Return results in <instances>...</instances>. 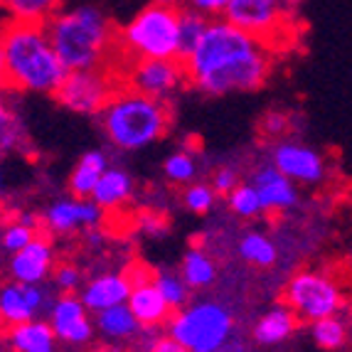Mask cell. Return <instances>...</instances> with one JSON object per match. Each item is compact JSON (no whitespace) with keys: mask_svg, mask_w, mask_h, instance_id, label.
<instances>
[{"mask_svg":"<svg viewBox=\"0 0 352 352\" xmlns=\"http://www.w3.org/2000/svg\"><path fill=\"white\" fill-rule=\"evenodd\" d=\"M131 195H133V177L124 168H116V165L111 168L109 165V170L101 175L99 185L94 188L91 200L104 207V210H116V207L131 200Z\"/></svg>","mask_w":352,"mask_h":352,"instance_id":"22","label":"cell"},{"mask_svg":"<svg viewBox=\"0 0 352 352\" xmlns=\"http://www.w3.org/2000/svg\"><path fill=\"white\" fill-rule=\"evenodd\" d=\"M163 173L170 182H177V185H190L195 180V173H197V163L190 153L177 151L170 153L163 163Z\"/></svg>","mask_w":352,"mask_h":352,"instance_id":"32","label":"cell"},{"mask_svg":"<svg viewBox=\"0 0 352 352\" xmlns=\"http://www.w3.org/2000/svg\"><path fill=\"white\" fill-rule=\"evenodd\" d=\"M45 305H47V291L40 283L10 281L0 291V316L6 325L35 320Z\"/></svg>","mask_w":352,"mask_h":352,"instance_id":"12","label":"cell"},{"mask_svg":"<svg viewBox=\"0 0 352 352\" xmlns=\"http://www.w3.org/2000/svg\"><path fill=\"white\" fill-rule=\"evenodd\" d=\"M3 84L23 94H57L69 69L59 59L47 25L8 20L0 40Z\"/></svg>","mask_w":352,"mask_h":352,"instance_id":"2","label":"cell"},{"mask_svg":"<svg viewBox=\"0 0 352 352\" xmlns=\"http://www.w3.org/2000/svg\"><path fill=\"white\" fill-rule=\"evenodd\" d=\"M286 0H232L224 20L266 45L286 25Z\"/></svg>","mask_w":352,"mask_h":352,"instance_id":"10","label":"cell"},{"mask_svg":"<svg viewBox=\"0 0 352 352\" xmlns=\"http://www.w3.org/2000/svg\"><path fill=\"white\" fill-rule=\"evenodd\" d=\"M239 254L247 264L261 266V269L274 266L278 258L276 244L266 234H261V232H249V234H244V239L239 241Z\"/></svg>","mask_w":352,"mask_h":352,"instance_id":"26","label":"cell"},{"mask_svg":"<svg viewBox=\"0 0 352 352\" xmlns=\"http://www.w3.org/2000/svg\"><path fill=\"white\" fill-rule=\"evenodd\" d=\"M155 3H163V6H173V8L185 6V0H155Z\"/></svg>","mask_w":352,"mask_h":352,"instance_id":"42","label":"cell"},{"mask_svg":"<svg viewBox=\"0 0 352 352\" xmlns=\"http://www.w3.org/2000/svg\"><path fill=\"white\" fill-rule=\"evenodd\" d=\"M99 124L109 143L121 151H141L163 138L170 124V113L165 101L126 87L106 104L99 113Z\"/></svg>","mask_w":352,"mask_h":352,"instance_id":"4","label":"cell"},{"mask_svg":"<svg viewBox=\"0 0 352 352\" xmlns=\"http://www.w3.org/2000/svg\"><path fill=\"white\" fill-rule=\"evenodd\" d=\"M182 278L188 281L190 288H207L214 283L217 278V269H214V261L210 258V254L202 252V249L192 247L185 252L180 264Z\"/></svg>","mask_w":352,"mask_h":352,"instance_id":"25","label":"cell"},{"mask_svg":"<svg viewBox=\"0 0 352 352\" xmlns=\"http://www.w3.org/2000/svg\"><path fill=\"white\" fill-rule=\"evenodd\" d=\"M219 352H244V345H241L239 340H229Z\"/></svg>","mask_w":352,"mask_h":352,"instance_id":"41","label":"cell"},{"mask_svg":"<svg viewBox=\"0 0 352 352\" xmlns=\"http://www.w3.org/2000/svg\"><path fill=\"white\" fill-rule=\"evenodd\" d=\"M141 320L133 316V311L129 308V303L113 305L109 311L96 313V330L109 340H126L131 335H135L141 330Z\"/></svg>","mask_w":352,"mask_h":352,"instance_id":"23","label":"cell"},{"mask_svg":"<svg viewBox=\"0 0 352 352\" xmlns=\"http://www.w3.org/2000/svg\"><path fill=\"white\" fill-rule=\"evenodd\" d=\"M229 3H232V0H185V8L214 20V18H224Z\"/></svg>","mask_w":352,"mask_h":352,"instance_id":"36","label":"cell"},{"mask_svg":"<svg viewBox=\"0 0 352 352\" xmlns=\"http://www.w3.org/2000/svg\"><path fill=\"white\" fill-rule=\"evenodd\" d=\"M54 264V249L52 241L45 234H37L30 241L28 247L20 252L10 254V264H8V274L12 281L23 283H42L50 276Z\"/></svg>","mask_w":352,"mask_h":352,"instance_id":"15","label":"cell"},{"mask_svg":"<svg viewBox=\"0 0 352 352\" xmlns=\"http://www.w3.org/2000/svg\"><path fill=\"white\" fill-rule=\"evenodd\" d=\"M109 170V158L101 151H87L76 160L74 170L69 175V192L74 197H91L94 188L99 185L101 175Z\"/></svg>","mask_w":352,"mask_h":352,"instance_id":"21","label":"cell"},{"mask_svg":"<svg viewBox=\"0 0 352 352\" xmlns=\"http://www.w3.org/2000/svg\"><path fill=\"white\" fill-rule=\"evenodd\" d=\"M129 308L133 311V316L141 320L143 328H153V325H160V323H165V320H170V313H173L170 303L163 298V294H160V288L155 286L153 276L133 283Z\"/></svg>","mask_w":352,"mask_h":352,"instance_id":"18","label":"cell"},{"mask_svg":"<svg viewBox=\"0 0 352 352\" xmlns=\"http://www.w3.org/2000/svg\"><path fill=\"white\" fill-rule=\"evenodd\" d=\"M116 94V84L109 67L99 69H74L67 74L62 87L57 89L54 99L67 111L79 113V116H99L106 104Z\"/></svg>","mask_w":352,"mask_h":352,"instance_id":"8","label":"cell"},{"mask_svg":"<svg viewBox=\"0 0 352 352\" xmlns=\"http://www.w3.org/2000/svg\"><path fill=\"white\" fill-rule=\"evenodd\" d=\"M271 163L294 182H308L311 185V182H320L325 175V160L320 158V153L294 141L274 146Z\"/></svg>","mask_w":352,"mask_h":352,"instance_id":"13","label":"cell"},{"mask_svg":"<svg viewBox=\"0 0 352 352\" xmlns=\"http://www.w3.org/2000/svg\"><path fill=\"white\" fill-rule=\"evenodd\" d=\"M234 330V318L222 303H195L168 320V335L192 352H219Z\"/></svg>","mask_w":352,"mask_h":352,"instance_id":"6","label":"cell"},{"mask_svg":"<svg viewBox=\"0 0 352 352\" xmlns=\"http://www.w3.org/2000/svg\"><path fill=\"white\" fill-rule=\"evenodd\" d=\"M210 18L200 15V12L185 8L180 15V59H188L195 52V47L200 45L202 35H205Z\"/></svg>","mask_w":352,"mask_h":352,"instance_id":"28","label":"cell"},{"mask_svg":"<svg viewBox=\"0 0 352 352\" xmlns=\"http://www.w3.org/2000/svg\"><path fill=\"white\" fill-rule=\"evenodd\" d=\"M182 8L153 0L118 30V50L133 59H180Z\"/></svg>","mask_w":352,"mask_h":352,"instance_id":"5","label":"cell"},{"mask_svg":"<svg viewBox=\"0 0 352 352\" xmlns=\"http://www.w3.org/2000/svg\"><path fill=\"white\" fill-rule=\"evenodd\" d=\"M153 281L160 288L163 298L170 303L173 311H182L188 305V281L182 278V274H173V271H158L153 274Z\"/></svg>","mask_w":352,"mask_h":352,"instance_id":"31","label":"cell"},{"mask_svg":"<svg viewBox=\"0 0 352 352\" xmlns=\"http://www.w3.org/2000/svg\"><path fill=\"white\" fill-rule=\"evenodd\" d=\"M286 305L294 308V313L300 320L316 323L320 318H330L340 311L342 294L338 283L325 274L318 271H300L288 281L283 291Z\"/></svg>","mask_w":352,"mask_h":352,"instance_id":"7","label":"cell"},{"mask_svg":"<svg viewBox=\"0 0 352 352\" xmlns=\"http://www.w3.org/2000/svg\"><path fill=\"white\" fill-rule=\"evenodd\" d=\"M298 320L300 318L296 316L291 305H274L254 325V342L264 347L281 345V342H286L296 333Z\"/></svg>","mask_w":352,"mask_h":352,"instance_id":"20","label":"cell"},{"mask_svg":"<svg viewBox=\"0 0 352 352\" xmlns=\"http://www.w3.org/2000/svg\"><path fill=\"white\" fill-rule=\"evenodd\" d=\"M40 234V224H37L35 217L30 214H23V217L12 219L3 227V236H0V244L8 254H15L20 249H25L30 241Z\"/></svg>","mask_w":352,"mask_h":352,"instance_id":"27","label":"cell"},{"mask_svg":"<svg viewBox=\"0 0 352 352\" xmlns=\"http://www.w3.org/2000/svg\"><path fill=\"white\" fill-rule=\"evenodd\" d=\"M227 202H229V207H232V212L244 219H254V217H258L261 212H266L264 202H261V195L254 188V182H239V185L227 195Z\"/></svg>","mask_w":352,"mask_h":352,"instance_id":"29","label":"cell"},{"mask_svg":"<svg viewBox=\"0 0 352 352\" xmlns=\"http://www.w3.org/2000/svg\"><path fill=\"white\" fill-rule=\"evenodd\" d=\"M20 141H25L23 124H20L18 116H12L8 106H3V111H0V146H3V153H10L12 148H18Z\"/></svg>","mask_w":352,"mask_h":352,"instance_id":"34","label":"cell"},{"mask_svg":"<svg viewBox=\"0 0 352 352\" xmlns=\"http://www.w3.org/2000/svg\"><path fill=\"white\" fill-rule=\"evenodd\" d=\"M214 200H217V190L212 188V185H207V182H190L188 188H185V195H182L185 207L190 212H195V214L210 212Z\"/></svg>","mask_w":352,"mask_h":352,"instance_id":"33","label":"cell"},{"mask_svg":"<svg viewBox=\"0 0 352 352\" xmlns=\"http://www.w3.org/2000/svg\"><path fill=\"white\" fill-rule=\"evenodd\" d=\"M3 10L12 23L47 25L62 10V0H3Z\"/></svg>","mask_w":352,"mask_h":352,"instance_id":"24","label":"cell"},{"mask_svg":"<svg viewBox=\"0 0 352 352\" xmlns=\"http://www.w3.org/2000/svg\"><path fill=\"white\" fill-rule=\"evenodd\" d=\"M254 188L261 195V202H264L266 212H283L291 210V207L298 202V190H296V182L288 175H283L276 165H261L252 177Z\"/></svg>","mask_w":352,"mask_h":352,"instance_id":"17","label":"cell"},{"mask_svg":"<svg viewBox=\"0 0 352 352\" xmlns=\"http://www.w3.org/2000/svg\"><path fill=\"white\" fill-rule=\"evenodd\" d=\"M148 352H192V350H188L180 340H175L173 335H168V338H158Z\"/></svg>","mask_w":352,"mask_h":352,"instance_id":"38","label":"cell"},{"mask_svg":"<svg viewBox=\"0 0 352 352\" xmlns=\"http://www.w3.org/2000/svg\"><path fill=\"white\" fill-rule=\"evenodd\" d=\"M286 3H288V6H291V3H296V0H286Z\"/></svg>","mask_w":352,"mask_h":352,"instance_id":"43","label":"cell"},{"mask_svg":"<svg viewBox=\"0 0 352 352\" xmlns=\"http://www.w3.org/2000/svg\"><path fill=\"white\" fill-rule=\"evenodd\" d=\"M236 185H239V173L232 165H224V168L214 170V175H212V188L217 190V195H229Z\"/></svg>","mask_w":352,"mask_h":352,"instance_id":"37","label":"cell"},{"mask_svg":"<svg viewBox=\"0 0 352 352\" xmlns=\"http://www.w3.org/2000/svg\"><path fill=\"white\" fill-rule=\"evenodd\" d=\"M54 286L62 294H76V288L82 286V271L74 264H59L54 269Z\"/></svg>","mask_w":352,"mask_h":352,"instance_id":"35","label":"cell"},{"mask_svg":"<svg viewBox=\"0 0 352 352\" xmlns=\"http://www.w3.org/2000/svg\"><path fill=\"white\" fill-rule=\"evenodd\" d=\"M89 308L84 305L82 296L62 294L52 305H50V323L54 333L67 345H84L91 340L94 325L89 320Z\"/></svg>","mask_w":352,"mask_h":352,"instance_id":"11","label":"cell"},{"mask_svg":"<svg viewBox=\"0 0 352 352\" xmlns=\"http://www.w3.org/2000/svg\"><path fill=\"white\" fill-rule=\"evenodd\" d=\"M133 283H131L129 274H116V271H106L99 276L89 278L82 286V300L91 313L109 311L113 305L129 303Z\"/></svg>","mask_w":352,"mask_h":352,"instance_id":"16","label":"cell"},{"mask_svg":"<svg viewBox=\"0 0 352 352\" xmlns=\"http://www.w3.org/2000/svg\"><path fill=\"white\" fill-rule=\"evenodd\" d=\"M104 207L96 205L91 197H65L47 207L45 227L54 234H69L79 227H96L101 222Z\"/></svg>","mask_w":352,"mask_h":352,"instance_id":"14","label":"cell"},{"mask_svg":"<svg viewBox=\"0 0 352 352\" xmlns=\"http://www.w3.org/2000/svg\"><path fill=\"white\" fill-rule=\"evenodd\" d=\"M264 129L269 131V133H283V131L288 129V121L283 113H269V116L264 118Z\"/></svg>","mask_w":352,"mask_h":352,"instance_id":"39","label":"cell"},{"mask_svg":"<svg viewBox=\"0 0 352 352\" xmlns=\"http://www.w3.org/2000/svg\"><path fill=\"white\" fill-rule=\"evenodd\" d=\"M188 79L182 59H133L126 74L129 89H135L153 99H170Z\"/></svg>","mask_w":352,"mask_h":352,"instance_id":"9","label":"cell"},{"mask_svg":"<svg viewBox=\"0 0 352 352\" xmlns=\"http://www.w3.org/2000/svg\"><path fill=\"white\" fill-rule=\"evenodd\" d=\"M50 40L69 72L99 69L118 47V32L99 6L62 8L47 23Z\"/></svg>","mask_w":352,"mask_h":352,"instance_id":"3","label":"cell"},{"mask_svg":"<svg viewBox=\"0 0 352 352\" xmlns=\"http://www.w3.org/2000/svg\"><path fill=\"white\" fill-rule=\"evenodd\" d=\"M57 333L50 320H25L6 328V342L12 352H57Z\"/></svg>","mask_w":352,"mask_h":352,"instance_id":"19","label":"cell"},{"mask_svg":"<svg viewBox=\"0 0 352 352\" xmlns=\"http://www.w3.org/2000/svg\"><path fill=\"white\" fill-rule=\"evenodd\" d=\"M143 227H146L148 234H163L165 219L158 217V214H146V217H143Z\"/></svg>","mask_w":352,"mask_h":352,"instance_id":"40","label":"cell"},{"mask_svg":"<svg viewBox=\"0 0 352 352\" xmlns=\"http://www.w3.org/2000/svg\"><path fill=\"white\" fill-rule=\"evenodd\" d=\"M182 62L190 84L207 96L256 91L271 74L264 42L224 18L210 20L200 45Z\"/></svg>","mask_w":352,"mask_h":352,"instance_id":"1","label":"cell"},{"mask_svg":"<svg viewBox=\"0 0 352 352\" xmlns=\"http://www.w3.org/2000/svg\"><path fill=\"white\" fill-rule=\"evenodd\" d=\"M311 335L318 347H323V350H340L347 340V328L342 320L330 316V318L316 320V323L311 325Z\"/></svg>","mask_w":352,"mask_h":352,"instance_id":"30","label":"cell"}]
</instances>
